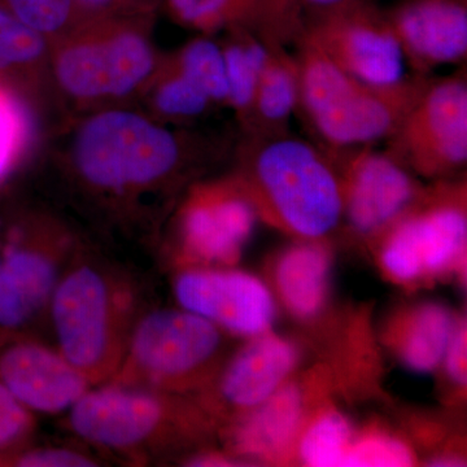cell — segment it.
Masks as SVG:
<instances>
[{
    "instance_id": "6da1fadb",
    "label": "cell",
    "mask_w": 467,
    "mask_h": 467,
    "mask_svg": "<svg viewBox=\"0 0 467 467\" xmlns=\"http://www.w3.org/2000/svg\"><path fill=\"white\" fill-rule=\"evenodd\" d=\"M214 146L190 128L162 124L135 106L70 117L55 164L70 192L92 212L121 225L150 217L207 160Z\"/></svg>"
},
{
    "instance_id": "7a4b0ae2",
    "label": "cell",
    "mask_w": 467,
    "mask_h": 467,
    "mask_svg": "<svg viewBox=\"0 0 467 467\" xmlns=\"http://www.w3.org/2000/svg\"><path fill=\"white\" fill-rule=\"evenodd\" d=\"M153 17H88L51 43L54 99L70 117L135 106L161 63Z\"/></svg>"
},
{
    "instance_id": "3957f363",
    "label": "cell",
    "mask_w": 467,
    "mask_h": 467,
    "mask_svg": "<svg viewBox=\"0 0 467 467\" xmlns=\"http://www.w3.org/2000/svg\"><path fill=\"white\" fill-rule=\"evenodd\" d=\"M60 355L91 387L109 382L143 315L138 284L122 267L82 244L48 306Z\"/></svg>"
},
{
    "instance_id": "277c9868",
    "label": "cell",
    "mask_w": 467,
    "mask_h": 467,
    "mask_svg": "<svg viewBox=\"0 0 467 467\" xmlns=\"http://www.w3.org/2000/svg\"><path fill=\"white\" fill-rule=\"evenodd\" d=\"M236 180L259 220L297 241H324L343 218L339 178L327 153L285 133L244 137Z\"/></svg>"
},
{
    "instance_id": "5b68a950",
    "label": "cell",
    "mask_w": 467,
    "mask_h": 467,
    "mask_svg": "<svg viewBox=\"0 0 467 467\" xmlns=\"http://www.w3.org/2000/svg\"><path fill=\"white\" fill-rule=\"evenodd\" d=\"M299 110L324 143L344 150L386 142L420 97L430 76H407L393 84H368L335 66L300 39Z\"/></svg>"
},
{
    "instance_id": "8992f818",
    "label": "cell",
    "mask_w": 467,
    "mask_h": 467,
    "mask_svg": "<svg viewBox=\"0 0 467 467\" xmlns=\"http://www.w3.org/2000/svg\"><path fill=\"white\" fill-rule=\"evenodd\" d=\"M211 416L182 396L104 383L91 387L69 409L73 434L133 462H150L192 441Z\"/></svg>"
},
{
    "instance_id": "52a82bcc",
    "label": "cell",
    "mask_w": 467,
    "mask_h": 467,
    "mask_svg": "<svg viewBox=\"0 0 467 467\" xmlns=\"http://www.w3.org/2000/svg\"><path fill=\"white\" fill-rule=\"evenodd\" d=\"M223 330L186 309L143 312L107 383L173 395L202 392L220 370Z\"/></svg>"
},
{
    "instance_id": "ba28073f",
    "label": "cell",
    "mask_w": 467,
    "mask_h": 467,
    "mask_svg": "<svg viewBox=\"0 0 467 467\" xmlns=\"http://www.w3.org/2000/svg\"><path fill=\"white\" fill-rule=\"evenodd\" d=\"M384 272L399 284L441 275L466 257L465 181H436L423 189L376 239Z\"/></svg>"
},
{
    "instance_id": "9c48e42d",
    "label": "cell",
    "mask_w": 467,
    "mask_h": 467,
    "mask_svg": "<svg viewBox=\"0 0 467 467\" xmlns=\"http://www.w3.org/2000/svg\"><path fill=\"white\" fill-rule=\"evenodd\" d=\"M79 245L66 221L50 212L21 218L0 256V330L21 331L48 309Z\"/></svg>"
},
{
    "instance_id": "30bf717a",
    "label": "cell",
    "mask_w": 467,
    "mask_h": 467,
    "mask_svg": "<svg viewBox=\"0 0 467 467\" xmlns=\"http://www.w3.org/2000/svg\"><path fill=\"white\" fill-rule=\"evenodd\" d=\"M387 150L414 174L451 180L467 162V77L465 67L441 78L429 77L404 116Z\"/></svg>"
},
{
    "instance_id": "8fae6325",
    "label": "cell",
    "mask_w": 467,
    "mask_h": 467,
    "mask_svg": "<svg viewBox=\"0 0 467 467\" xmlns=\"http://www.w3.org/2000/svg\"><path fill=\"white\" fill-rule=\"evenodd\" d=\"M259 216L235 175L192 184L173 221L174 257L183 266H232Z\"/></svg>"
},
{
    "instance_id": "7c38bea8",
    "label": "cell",
    "mask_w": 467,
    "mask_h": 467,
    "mask_svg": "<svg viewBox=\"0 0 467 467\" xmlns=\"http://www.w3.org/2000/svg\"><path fill=\"white\" fill-rule=\"evenodd\" d=\"M324 150L339 178L342 220L362 238L376 241L425 189L417 175L387 150L376 146Z\"/></svg>"
},
{
    "instance_id": "4fadbf2b",
    "label": "cell",
    "mask_w": 467,
    "mask_h": 467,
    "mask_svg": "<svg viewBox=\"0 0 467 467\" xmlns=\"http://www.w3.org/2000/svg\"><path fill=\"white\" fill-rule=\"evenodd\" d=\"M300 39L368 84H393L407 77L404 55L386 15L368 0L306 20Z\"/></svg>"
},
{
    "instance_id": "5bb4252c",
    "label": "cell",
    "mask_w": 467,
    "mask_h": 467,
    "mask_svg": "<svg viewBox=\"0 0 467 467\" xmlns=\"http://www.w3.org/2000/svg\"><path fill=\"white\" fill-rule=\"evenodd\" d=\"M173 291L181 308L226 333L254 337L272 331L276 318L273 292L257 276L230 266H183Z\"/></svg>"
},
{
    "instance_id": "9a60e30c",
    "label": "cell",
    "mask_w": 467,
    "mask_h": 467,
    "mask_svg": "<svg viewBox=\"0 0 467 467\" xmlns=\"http://www.w3.org/2000/svg\"><path fill=\"white\" fill-rule=\"evenodd\" d=\"M299 361V348L285 337L272 331L250 337L202 391V409L235 420L287 383Z\"/></svg>"
},
{
    "instance_id": "2e32d148",
    "label": "cell",
    "mask_w": 467,
    "mask_h": 467,
    "mask_svg": "<svg viewBox=\"0 0 467 467\" xmlns=\"http://www.w3.org/2000/svg\"><path fill=\"white\" fill-rule=\"evenodd\" d=\"M0 383L30 411L57 414L69 410L91 384L57 349L0 330Z\"/></svg>"
},
{
    "instance_id": "e0dca14e",
    "label": "cell",
    "mask_w": 467,
    "mask_h": 467,
    "mask_svg": "<svg viewBox=\"0 0 467 467\" xmlns=\"http://www.w3.org/2000/svg\"><path fill=\"white\" fill-rule=\"evenodd\" d=\"M384 15L414 75L465 63L467 0H401Z\"/></svg>"
},
{
    "instance_id": "ac0fdd59",
    "label": "cell",
    "mask_w": 467,
    "mask_h": 467,
    "mask_svg": "<svg viewBox=\"0 0 467 467\" xmlns=\"http://www.w3.org/2000/svg\"><path fill=\"white\" fill-rule=\"evenodd\" d=\"M308 398L299 383H285L259 407L235 418L227 432L234 453L275 461L295 447L308 420Z\"/></svg>"
},
{
    "instance_id": "d6986e66",
    "label": "cell",
    "mask_w": 467,
    "mask_h": 467,
    "mask_svg": "<svg viewBox=\"0 0 467 467\" xmlns=\"http://www.w3.org/2000/svg\"><path fill=\"white\" fill-rule=\"evenodd\" d=\"M161 5L175 24L205 36L242 27L282 46L296 45L301 36L272 0H161Z\"/></svg>"
},
{
    "instance_id": "ffe728a7",
    "label": "cell",
    "mask_w": 467,
    "mask_h": 467,
    "mask_svg": "<svg viewBox=\"0 0 467 467\" xmlns=\"http://www.w3.org/2000/svg\"><path fill=\"white\" fill-rule=\"evenodd\" d=\"M50 50L47 38L0 8V81L26 95L39 109L54 98Z\"/></svg>"
},
{
    "instance_id": "44dd1931",
    "label": "cell",
    "mask_w": 467,
    "mask_h": 467,
    "mask_svg": "<svg viewBox=\"0 0 467 467\" xmlns=\"http://www.w3.org/2000/svg\"><path fill=\"white\" fill-rule=\"evenodd\" d=\"M322 242L297 241L276 260V292L295 317L313 318L325 308L331 260Z\"/></svg>"
},
{
    "instance_id": "7402d4cb",
    "label": "cell",
    "mask_w": 467,
    "mask_h": 467,
    "mask_svg": "<svg viewBox=\"0 0 467 467\" xmlns=\"http://www.w3.org/2000/svg\"><path fill=\"white\" fill-rule=\"evenodd\" d=\"M300 70L295 52L287 46L270 45L244 137H264L288 131L299 112Z\"/></svg>"
},
{
    "instance_id": "603a6c76",
    "label": "cell",
    "mask_w": 467,
    "mask_h": 467,
    "mask_svg": "<svg viewBox=\"0 0 467 467\" xmlns=\"http://www.w3.org/2000/svg\"><path fill=\"white\" fill-rule=\"evenodd\" d=\"M457 321L441 304L410 309L393 328L392 344L402 364L416 373H431L442 364Z\"/></svg>"
},
{
    "instance_id": "cb8c5ba5",
    "label": "cell",
    "mask_w": 467,
    "mask_h": 467,
    "mask_svg": "<svg viewBox=\"0 0 467 467\" xmlns=\"http://www.w3.org/2000/svg\"><path fill=\"white\" fill-rule=\"evenodd\" d=\"M135 107L162 124L192 128L218 109L207 95L178 69L171 55L161 63Z\"/></svg>"
},
{
    "instance_id": "d4e9b609",
    "label": "cell",
    "mask_w": 467,
    "mask_h": 467,
    "mask_svg": "<svg viewBox=\"0 0 467 467\" xmlns=\"http://www.w3.org/2000/svg\"><path fill=\"white\" fill-rule=\"evenodd\" d=\"M223 34L220 43L225 57L229 109L243 130L250 119L254 94L273 43L242 27Z\"/></svg>"
},
{
    "instance_id": "484cf974",
    "label": "cell",
    "mask_w": 467,
    "mask_h": 467,
    "mask_svg": "<svg viewBox=\"0 0 467 467\" xmlns=\"http://www.w3.org/2000/svg\"><path fill=\"white\" fill-rule=\"evenodd\" d=\"M38 107L0 81V187L32 159L39 142Z\"/></svg>"
},
{
    "instance_id": "4316f807",
    "label": "cell",
    "mask_w": 467,
    "mask_h": 467,
    "mask_svg": "<svg viewBox=\"0 0 467 467\" xmlns=\"http://www.w3.org/2000/svg\"><path fill=\"white\" fill-rule=\"evenodd\" d=\"M169 55L178 69L198 86L218 109H229L225 57L220 41L213 36L198 34Z\"/></svg>"
},
{
    "instance_id": "83f0119b",
    "label": "cell",
    "mask_w": 467,
    "mask_h": 467,
    "mask_svg": "<svg viewBox=\"0 0 467 467\" xmlns=\"http://www.w3.org/2000/svg\"><path fill=\"white\" fill-rule=\"evenodd\" d=\"M355 431L348 418L334 409L319 411L308 420L297 439V451L306 465L313 467L343 466Z\"/></svg>"
},
{
    "instance_id": "f1b7e54d",
    "label": "cell",
    "mask_w": 467,
    "mask_h": 467,
    "mask_svg": "<svg viewBox=\"0 0 467 467\" xmlns=\"http://www.w3.org/2000/svg\"><path fill=\"white\" fill-rule=\"evenodd\" d=\"M0 8L42 34L50 43L88 18L77 0H0Z\"/></svg>"
},
{
    "instance_id": "f546056e",
    "label": "cell",
    "mask_w": 467,
    "mask_h": 467,
    "mask_svg": "<svg viewBox=\"0 0 467 467\" xmlns=\"http://www.w3.org/2000/svg\"><path fill=\"white\" fill-rule=\"evenodd\" d=\"M413 462V451L408 444L391 435L374 431L352 441L343 466L402 467Z\"/></svg>"
},
{
    "instance_id": "4dcf8cb0",
    "label": "cell",
    "mask_w": 467,
    "mask_h": 467,
    "mask_svg": "<svg viewBox=\"0 0 467 467\" xmlns=\"http://www.w3.org/2000/svg\"><path fill=\"white\" fill-rule=\"evenodd\" d=\"M34 431L33 411L0 383V465L26 448Z\"/></svg>"
},
{
    "instance_id": "1f68e13d",
    "label": "cell",
    "mask_w": 467,
    "mask_h": 467,
    "mask_svg": "<svg viewBox=\"0 0 467 467\" xmlns=\"http://www.w3.org/2000/svg\"><path fill=\"white\" fill-rule=\"evenodd\" d=\"M7 465L20 467H95L98 460L84 451L64 447L23 448L12 454Z\"/></svg>"
},
{
    "instance_id": "d6a6232c",
    "label": "cell",
    "mask_w": 467,
    "mask_h": 467,
    "mask_svg": "<svg viewBox=\"0 0 467 467\" xmlns=\"http://www.w3.org/2000/svg\"><path fill=\"white\" fill-rule=\"evenodd\" d=\"M88 17H153L161 0H77Z\"/></svg>"
},
{
    "instance_id": "836d02e7",
    "label": "cell",
    "mask_w": 467,
    "mask_h": 467,
    "mask_svg": "<svg viewBox=\"0 0 467 467\" xmlns=\"http://www.w3.org/2000/svg\"><path fill=\"white\" fill-rule=\"evenodd\" d=\"M467 328L465 319L457 321L454 328L453 337H451L450 346L445 352L442 364L447 368L448 376L454 383L461 387H465L467 382Z\"/></svg>"
},
{
    "instance_id": "e575fe53",
    "label": "cell",
    "mask_w": 467,
    "mask_h": 467,
    "mask_svg": "<svg viewBox=\"0 0 467 467\" xmlns=\"http://www.w3.org/2000/svg\"><path fill=\"white\" fill-rule=\"evenodd\" d=\"M296 2L303 12L304 20L306 21L333 14L335 11L352 5L356 0H296Z\"/></svg>"
},
{
    "instance_id": "d590c367",
    "label": "cell",
    "mask_w": 467,
    "mask_h": 467,
    "mask_svg": "<svg viewBox=\"0 0 467 467\" xmlns=\"http://www.w3.org/2000/svg\"><path fill=\"white\" fill-rule=\"evenodd\" d=\"M272 2L275 3L282 17L287 21L288 26L294 27L297 33L303 34L306 20L296 0H272Z\"/></svg>"
}]
</instances>
